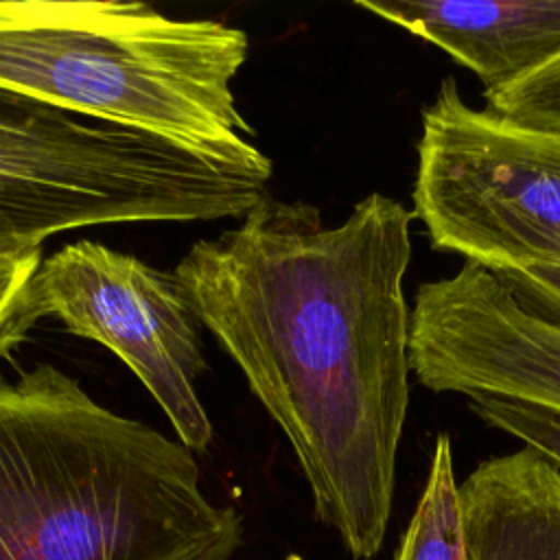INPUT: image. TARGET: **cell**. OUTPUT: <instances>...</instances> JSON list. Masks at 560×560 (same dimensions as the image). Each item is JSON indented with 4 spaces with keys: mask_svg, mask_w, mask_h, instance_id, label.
<instances>
[{
    "mask_svg": "<svg viewBox=\"0 0 560 560\" xmlns=\"http://www.w3.org/2000/svg\"><path fill=\"white\" fill-rule=\"evenodd\" d=\"M247 35L140 2H0V85L271 175L232 81Z\"/></svg>",
    "mask_w": 560,
    "mask_h": 560,
    "instance_id": "3",
    "label": "cell"
},
{
    "mask_svg": "<svg viewBox=\"0 0 560 560\" xmlns=\"http://www.w3.org/2000/svg\"><path fill=\"white\" fill-rule=\"evenodd\" d=\"M494 276L525 308L560 326V269L529 267L494 271Z\"/></svg>",
    "mask_w": 560,
    "mask_h": 560,
    "instance_id": "14",
    "label": "cell"
},
{
    "mask_svg": "<svg viewBox=\"0 0 560 560\" xmlns=\"http://www.w3.org/2000/svg\"><path fill=\"white\" fill-rule=\"evenodd\" d=\"M438 46L483 85V98L560 57V0H357Z\"/></svg>",
    "mask_w": 560,
    "mask_h": 560,
    "instance_id": "8",
    "label": "cell"
},
{
    "mask_svg": "<svg viewBox=\"0 0 560 560\" xmlns=\"http://www.w3.org/2000/svg\"><path fill=\"white\" fill-rule=\"evenodd\" d=\"M416 381L438 394L497 396L560 413V326L464 262L418 284L409 322Z\"/></svg>",
    "mask_w": 560,
    "mask_h": 560,
    "instance_id": "7",
    "label": "cell"
},
{
    "mask_svg": "<svg viewBox=\"0 0 560 560\" xmlns=\"http://www.w3.org/2000/svg\"><path fill=\"white\" fill-rule=\"evenodd\" d=\"M468 560H560V466L523 446L459 483Z\"/></svg>",
    "mask_w": 560,
    "mask_h": 560,
    "instance_id": "9",
    "label": "cell"
},
{
    "mask_svg": "<svg viewBox=\"0 0 560 560\" xmlns=\"http://www.w3.org/2000/svg\"><path fill=\"white\" fill-rule=\"evenodd\" d=\"M269 179L0 85V245L103 223L245 217Z\"/></svg>",
    "mask_w": 560,
    "mask_h": 560,
    "instance_id": "4",
    "label": "cell"
},
{
    "mask_svg": "<svg viewBox=\"0 0 560 560\" xmlns=\"http://www.w3.org/2000/svg\"><path fill=\"white\" fill-rule=\"evenodd\" d=\"M468 407L488 427L518 438L560 466V413L497 396H470Z\"/></svg>",
    "mask_w": 560,
    "mask_h": 560,
    "instance_id": "12",
    "label": "cell"
},
{
    "mask_svg": "<svg viewBox=\"0 0 560 560\" xmlns=\"http://www.w3.org/2000/svg\"><path fill=\"white\" fill-rule=\"evenodd\" d=\"M33 322L55 315L118 354L142 381L188 451L212 440L195 381L206 368L197 315L179 280L94 241L42 260L28 289Z\"/></svg>",
    "mask_w": 560,
    "mask_h": 560,
    "instance_id": "6",
    "label": "cell"
},
{
    "mask_svg": "<svg viewBox=\"0 0 560 560\" xmlns=\"http://www.w3.org/2000/svg\"><path fill=\"white\" fill-rule=\"evenodd\" d=\"M192 453L37 365L0 381V560H234Z\"/></svg>",
    "mask_w": 560,
    "mask_h": 560,
    "instance_id": "2",
    "label": "cell"
},
{
    "mask_svg": "<svg viewBox=\"0 0 560 560\" xmlns=\"http://www.w3.org/2000/svg\"><path fill=\"white\" fill-rule=\"evenodd\" d=\"M394 560H468L453 444L446 433L435 440L422 494Z\"/></svg>",
    "mask_w": 560,
    "mask_h": 560,
    "instance_id": "10",
    "label": "cell"
},
{
    "mask_svg": "<svg viewBox=\"0 0 560 560\" xmlns=\"http://www.w3.org/2000/svg\"><path fill=\"white\" fill-rule=\"evenodd\" d=\"M486 107L523 125L560 131V57L527 79L488 96Z\"/></svg>",
    "mask_w": 560,
    "mask_h": 560,
    "instance_id": "13",
    "label": "cell"
},
{
    "mask_svg": "<svg viewBox=\"0 0 560 560\" xmlns=\"http://www.w3.org/2000/svg\"><path fill=\"white\" fill-rule=\"evenodd\" d=\"M411 219L370 192L328 228L315 206L267 195L175 269L289 438L315 514L357 560L383 545L407 420Z\"/></svg>",
    "mask_w": 560,
    "mask_h": 560,
    "instance_id": "1",
    "label": "cell"
},
{
    "mask_svg": "<svg viewBox=\"0 0 560 560\" xmlns=\"http://www.w3.org/2000/svg\"><path fill=\"white\" fill-rule=\"evenodd\" d=\"M39 265V243L0 245V359L9 357L35 326L28 313V289Z\"/></svg>",
    "mask_w": 560,
    "mask_h": 560,
    "instance_id": "11",
    "label": "cell"
},
{
    "mask_svg": "<svg viewBox=\"0 0 560 560\" xmlns=\"http://www.w3.org/2000/svg\"><path fill=\"white\" fill-rule=\"evenodd\" d=\"M420 120L411 214L431 247L492 273L560 269V131L468 105L453 77Z\"/></svg>",
    "mask_w": 560,
    "mask_h": 560,
    "instance_id": "5",
    "label": "cell"
}]
</instances>
